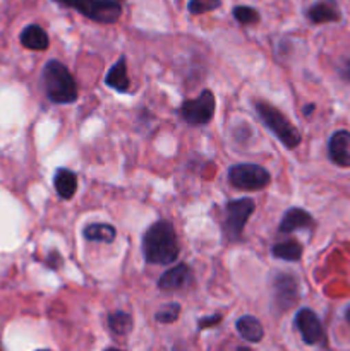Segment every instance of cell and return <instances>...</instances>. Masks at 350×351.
I'll use <instances>...</instances> for the list:
<instances>
[{
  "label": "cell",
  "mask_w": 350,
  "mask_h": 351,
  "mask_svg": "<svg viewBox=\"0 0 350 351\" xmlns=\"http://www.w3.org/2000/svg\"><path fill=\"white\" fill-rule=\"evenodd\" d=\"M178 242L175 228L170 221H156L146 230L143 237V254L146 263L167 266L177 261Z\"/></svg>",
  "instance_id": "6da1fadb"
},
{
  "label": "cell",
  "mask_w": 350,
  "mask_h": 351,
  "mask_svg": "<svg viewBox=\"0 0 350 351\" xmlns=\"http://www.w3.org/2000/svg\"><path fill=\"white\" fill-rule=\"evenodd\" d=\"M43 84L48 99L57 105L74 103L79 96L74 77L60 60L47 62L43 69Z\"/></svg>",
  "instance_id": "7a4b0ae2"
},
{
  "label": "cell",
  "mask_w": 350,
  "mask_h": 351,
  "mask_svg": "<svg viewBox=\"0 0 350 351\" xmlns=\"http://www.w3.org/2000/svg\"><path fill=\"white\" fill-rule=\"evenodd\" d=\"M256 112L264 125L277 136V139L288 149H295L301 144L302 136L297 127L277 108L266 101H256Z\"/></svg>",
  "instance_id": "3957f363"
},
{
  "label": "cell",
  "mask_w": 350,
  "mask_h": 351,
  "mask_svg": "<svg viewBox=\"0 0 350 351\" xmlns=\"http://www.w3.org/2000/svg\"><path fill=\"white\" fill-rule=\"evenodd\" d=\"M54 2L78 10L88 19L102 24H113L122 16V5L119 0H54Z\"/></svg>",
  "instance_id": "277c9868"
},
{
  "label": "cell",
  "mask_w": 350,
  "mask_h": 351,
  "mask_svg": "<svg viewBox=\"0 0 350 351\" xmlns=\"http://www.w3.org/2000/svg\"><path fill=\"white\" fill-rule=\"evenodd\" d=\"M256 209V202L253 199H233L225 206V221H223V232L226 240L239 242L242 240L244 228Z\"/></svg>",
  "instance_id": "5b68a950"
},
{
  "label": "cell",
  "mask_w": 350,
  "mask_h": 351,
  "mask_svg": "<svg viewBox=\"0 0 350 351\" xmlns=\"http://www.w3.org/2000/svg\"><path fill=\"white\" fill-rule=\"evenodd\" d=\"M229 182L239 191L256 192L263 191L271 182L270 171L261 165L242 163L233 165L229 170Z\"/></svg>",
  "instance_id": "8992f818"
},
{
  "label": "cell",
  "mask_w": 350,
  "mask_h": 351,
  "mask_svg": "<svg viewBox=\"0 0 350 351\" xmlns=\"http://www.w3.org/2000/svg\"><path fill=\"white\" fill-rule=\"evenodd\" d=\"M215 95L205 89L198 98L185 99L180 106V115L189 125H205L215 115Z\"/></svg>",
  "instance_id": "52a82bcc"
},
{
  "label": "cell",
  "mask_w": 350,
  "mask_h": 351,
  "mask_svg": "<svg viewBox=\"0 0 350 351\" xmlns=\"http://www.w3.org/2000/svg\"><path fill=\"white\" fill-rule=\"evenodd\" d=\"M295 326H297L304 343H307V345H319V343L325 341V331H323L321 321L311 308H301L297 312Z\"/></svg>",
  "instance_id": "ba28073f"
},
{
  "label": "cell",
  "mask_w": 350,
  "mask_h": 351,
  "mask_svg": "<svg viewBox=\"0 0 350 351\" xmlns=\"http://www.w3.org/2000/svg\"><path fill=\"white\" fill-rule=\"evenodd\" d=\"M275 304L280 311H288L299 300V283L292 274H277L273 280Z\"/></svg>",
  "instance_id": "9c48e42d"
},
{
  "label": "cell",
  "mask_w": 350,
  "mask_h": 351,
  "mask_svg": "<svg viewBox=\"0 0 350 351\" xmlns=\"http://www.w3.org/2000/svg\"><path fill=\"white\" fill-rule=\"evenodd\" d=\"M328 156L336 167H350V132L349 130H336L328 141Z\"/></svg>",
  "instance_id": "30bf717a"
},
{
  "label": "cell",
  "mask_w": 350,
  "mask_h": 351,
  "mask_svg": "<svg viewBox=\"0 0 350 351\" xmlns=\"http://www.w3.org/2000/svg\"><path fill=\"white\" fill-rule=\"evenodd\" d=\"M192 280V271L187 264H177L165 271L158 280V288L161 291H177L182 288H187Z\"/></svg>",
  "instance_id": "8fae6325"
},
{
  "label": "cell",
  "mask_w": 350,
  "mask_h": 351,
  "mask_svg": "<svg viewBox=\"0 0 350 351\" xmlns=\"http://www.w3.org/2000/svg\"><path fill=\"white\" fill-rule=\"evenodd\" d=\"M307 19L312 24L336 23L342 19V12L336 0H319L307 9Z\"/></svg>",
  "instance_id": "7c38bea8"
},
{
  "label": "cell",
  "mask_w": 350,
  "mask_h": 351,
  "mask_svg": "<svg viewBox=\"0 0 350 351\" xmlns=\"http://www.w3.org/2000/svg\"><path fill=\"white\" fill-rule=\"evenodd\" d=\"M311 226H314V219L305 209L290 208L281 218L278 230L281 233H292L302 228H311Z\"/></svg>",
  "instance_id": "4fadbf2b"
},
{
  "label": "cell",
  "mask_w": 350,
  "mask_h": 351,
  "mask_svg": "<svg viewBox=\"0 0 350 351\" xmlns=\"http://www.w3.org/2000/svg\"><path fill=\"white\" fill-rule=\"evenodd\" d=\"M21 45L27 50L43 51L50 47V38H48L47 31L38 24H30L21 33Z\"/></svg>",
  "instance_id": "5bb4252c"
},
{
  "label": "cell",
  "mask_w": 350,
  "mask_h": 351,
  "mask_svg": "<svg viewBox=\"0 0 350 351\" xmlns=\"http://www.w3.org/2000/svg\"><path fill=\"white\" fill-rule=\"evenodd\" d=\"M105 84L119 93L129 91L130 81H129V75H127L126 57H120L119 60L110 67V71L106 72L105 75Z\"/></svg>",
  "instance_id": "9a60e30c"
},
{
  "label": "cell",
  "mask_w": 350,
  "mask_h": 351,
  "mask_svg": "<svg viewBox=\"0 0 350 351\" xmlns=\"http://www.w3.org/2000/svg\"><path fill=\"white\" fill-rule=\"evenodd\" d=\"M54 185L57 194L60 195L62 199L69 201L78 192V175L72 170H67V168H58L55 171L54 177Z\"/></svg>",
  "instance_id": "2e32d148"
},
{
  "label": "cell",
  "mask_w": 350,
  "mask_h": 351,
  "mask_svg": "<svg viewBox=\"0 0 350 351\" xmlns=\"http://www.w3.org/2000/svg\"><path fill=\"white\" fill-rule=\"evenodd\" d=\"M235 328L237 331H239V335L249 343H259L264 336L263 326H261V322L257 321L256 317H253V315H244V317H240L239 321H237Z\"/></svg>",
  "instance_id": "e0dca14e"
},
{
  "label": "cell",
  "mask_w": 350,
  "mask_h": 351,
  "mask_svg": "<svg viewBox=\"0 0 350 351\" xmlns=\"http://www.w3.org/2000/svg\"><path fill=\"white\" fill-rule=\"evenodd\" d=\"M82 235L89 242L112 243L117 237V230L112 225H106V223H93V225L86 226Z\"/></svg>",
  "instance_id": "ac0fdd59"
},
{
  "label": "cell",
  "mask_w": 350,
  "mask_h": 351,
  "mask_svg": "<svg viewBox=\"0 0 350 351\" xmlns=\"http://www.w3.org/2000/svg\"><path fill=\"white\" fill-rule=\"evenodd\" d=\"M302 252H304V249H302V245L297 240H285V242L277 243L271 249V254L277 259L287 261V263H299L302 257Z\"/></svg>",
  "instance_id": "d6986e66"
},
{
  "label": "cell",
  "mask_w": 350,
  "mask_h": 351,
  "mask_svg": "<svg viewBox=\"0 0 350 351\" xmlns=\"http://www.w3.org/2000/svg\"><path fill=\"white\" fill-rule=\"evenodd\" d=\"M110 331L119 336H126L132 331V317L126 312H113L108 315Z\"/></svg>",
  "instance_id": "ffe728a7"
},
{
  "label": "cell",
  "mask_w": 350,
  "mask_h": 351,
  "mask_svg": "<svg viewBox=\"0 0 350 351\" xmlns=\"http://www.w3.org/2000/svg\"><path fill=\"white\" fill-rule=\"evenodd\" d=\"M233 17H235L240 24H246V26L259 23V12H257L256 9H253V7L247 5L233 7Z\"/></svg>",
  "instance_id": "44dd1931"
},
{
  "label": "cell",
  "mask_w": 350,
  "mask_h": 351,
  "mask_svg": "<svg viewBox=\"0 0 350 351\" xmlns=\"http://www.w3.org/2000/svg\"><path fill=\"white\" fill-rule=\"evenodd\" d=\"M220 5H222V0H189L187 9L194 16H199V14L211 12V10L218 9Z\"/></svg>",
  "instance_id": "7402d4cb"
},
{
  "label": "cell",
  "mask_w": 350,
  "mask_h": 351,
  "mask_svg": "<svg viewBox=\"0 0 350 351\" xmlns=\"http://www.w3.org/2000/svg\"><path fill=\"white\" fill-rule=\"evenodd\" d=\"M178 315H180V305H178V304H167L156 312L154 319H156L158 322H161V324H172V322L177 321Z\"/></svg>",
  "instance_id": "603a6c76"
},
{
  "label": "cell",
  "mask_w": 350,
  "mask_h": 351,
  "mask_svg": "<svg viewBox=\"0 0 350 351\" xmlns=\"http://www.w3.org/2000/svg\"><path fill=\"white\" fill-rule=\"evenodd\" d=\"M220 321H222V315L220 314H213V315H209V317H202L201 321H199V329L213 328V326L218 324Z\"/></svg>",
  "instance_id": "cb8c5ba5"
},
{
  "label": "cell",
  "mask_w": 350,
  "mask_h": 351,
  "mask_svg": "<svg viewBox=\"0 0 350 351\" xmlns=\"http://www.w3.org/2000/svg\"><path fill=\"white\" fill-rule=\"evenodd\" d=\"M340 74H342L343 81L350 82V58L345 62V65H343V67L340 69Z\"/></svg>",
  "instance_id": "d4e9b609"
},
{
  "label": "cell",
  "mask_w": 350,
  "mask_h": 351,
  "mask_svg": "<svg viewBox=\"0 0 350 351\" xmlns=\"http://www.w3.org/2000/svg\"><path fill=\"white\" fill-rule=\"evenodd\" d=\"M312 112H314V105H305V108H304V115H305V117H309V115H311Z\"/></svg>",
  "instance_id": "484cf974"
},
{
  "label": "cell",
  "mask_w": 350,
  "mask_h": 351,
  "mask_svg": "<svg viewBox=\"0 0 350 351\" xmlns=\"http://www.w3.org/2000/svg\"><path fill=\"white\" fill-rule=\"evenodd\" d=\"M345 319H347V322H349V326H350V305L347 307V311H345Z\"/></svg>",
  "instance_id": "4316f807"
},
{
  "label": "cell",
  "mask_w": 350,
  "mask_h": 351,
  "mask_svg": "<svg viewBox=\"0 0 350 351\" xmlns=\"http://www.w3.org/2000/svg\"><path fill=\"white\" fill-rule=\"evenodd\" d=\"M105 351H122V350H117V348H108V350H105Z\"/></svg>",
  "instance_id": "83f0119b"
},
{
  "label": "cell",
  "mask_w": 350,
  "mask_h": 351,
  "mask_svg": "<svg viewBox=\"0 0 350 351\" xmlns=\"http://www.w3.org/2000/svg\"><path fill=\"white\" fill-rule=\"evenodd\" d=\"M237 351H250V350H247V348H239Z\"/></svg>",
  "instance_id": "f1b7e54d"
},
{
  "label": "cell",
  "mask_w": 350,
  "mask_h": 351,
  "mask_svg": "<svg viewBox=\"0 0 350 351\" xmlns=\"http://www.w3.org/2000/svg\"><path fill=\"white\" fill-rule=\"evenodd\" d=\"M38 351H50V350H38Z\"/></svg>",
  "instance_id": "f546056e"
},
{
  "label": "cell",
  "mask_w": 350,
  "mask_h": 351,
  "mask_svg": "<svg viewBox=\"0 0 350 351\" xmlns=\"http://www.w3.org/2000/svg\"><path fill=\"white\" fill-rule=\"evenodd\" d=\"M0 351H2V350H0Z\"/></svg>",
  "instance_id": "4dcf8cb0"
}]
</instances>
